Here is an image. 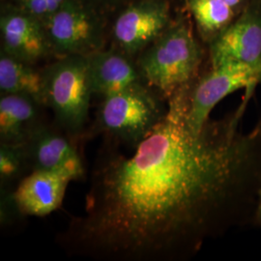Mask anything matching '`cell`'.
<instances>
[{"label":"cell","mask_w":261,"mask_h":261,"mask_svg":"<svg viewBox=\"0 0 261 261\" xmlns=\"http://www.w3.org/2000/svg\"><path fill=\"white\" fill-rule=\"evenodd\" d=\"M184 2H185V4H186L187 2H188V0H184Z\"/></svg>","instance_id":"21"},{"label":"cell","mask_w":261,"mask_h":261,"mask_svg":"<svg viewBox=\"0 0 261 261\" xmlns=\"http://www.w3.org/2000/svg\"><path fill=\"white\" fill-rule=\"evenodd\" d=\"M172 20L168 0H132L113 21V47L137 58L168 29Z\"/></svg>","instance_id":"7"},{"label":"cell","mask_w":261,"mask_h":261,"mask_svg":"<svg viewBox=\"0 0 261 261\" xmlns=\"http://www.w3.org/2000/svg\"><path fill=\"white\" fill-rule=\"evenodd\" d=\"M208 54L211 67L237 62L261 70V0H252L208 45Z\"/></svg>","instance_id":"8"},{"label":"cell","mask_w":261,"mask_h":261,"mask_svg":"<svg viewBox=\"0 0 261 261\" xmlns=\"http://www.w3.org/2000/svg\"><path fill=\"white\" fill-rule=\"evenodd\" d=\"M71 181L69 176L59 172L32 170L13 193L19 213L36 217L53 213L61 205Z\"/></svg>","instance_id":"11"},{"label":"cell","mask_w":261,"mask_h":261,"mask_svg":"<svg viewBox=\"0 0 261 261\" xmlns=\"http://www.w3.org/2000/svg\"><path fill=\"white\" fill-rule=\"evenodd\" d=\"M12 4L43 21L55 14L67 0H11Z\"/></svg>","instance_id":"17"},{"label":"cell","mask_w":261,"mask_h":261,"mask_svg":"<svg viewBox=\"0 0 261 261\" xmlns=\"http://www.w3.org/2000/svg\"><path fill=\"white\" fill-rule=\"evenodd\" d=\"M93 95L102 99L144 84L135 58L112 47L88 56Z\"/></svg>","instance_id":"12"},{"label":"cell","mask_w":261,"mask_h":261,"mask_svg":"<svg viewBox=\"0 0 261 261\" xmlns=\"http://www.w3.org/2000/svg\"><path fill=\"white\" fill-rule=\"evenodd\" d=\"M203 56L192 22L182 13L136 61L144 84L167 100L199 76Z\"/></svg>","instance_id":"2"},{"label":"cell","mask_w":261,"mask_h":261,"mask_svg":"<svg viewBox=\"0 0 261 261\" xmlns=\"http://www.w3.org/2000/svg\"><path fill=\"white\" fill-rule=\"evenodd\" d=\"M163 100L166 99L145 84L107 96L98 110V125L113 140L132 147L146 138L166 115L168 103Z\"/></svg>","instance_id":"4"},{"label":"cell","mask_w":261,"mask_h":261,"mask_svg":"<svg viewBox=\"0 0 261 261\" xmlns=\"http://www.w3.org/2000/svg\"><path fill=\"white\" fill-rule=\"evenodd\" d=\"M42 71L45 106L66 133L81 134L93 95L88 56H61Z\"/></svg>","instance_id":"3"},{"label":"cell","mask_w":261,"mask_h":261,"mask_svg":"<svg viewBox=\"0 0 261 261\" xmlns=\"http://www.w3.org/2000/svg\"><path fill=\"white\" fill-rule=\"evenodd\" d=\"M2 49L30 64L53 55L42 20L14 4L2 7L0 16Z\"/></svg>","instance_id":"9"},{"label":"cell","mask_w":261,"mask_h":261,"mask_svg":"<svg viewBox=\"0 0 261 261\" xmlns=\"http://www.w3.org/2000/svg\"><path fill=\"white\" fill-rule=\"evenodd\" d=\"M44 25L51 53L58 57L88 56L105 46L102 10L89 0H67Z\"/></svg>","instance_id":"5"},{"label":"cell","mask_w":261,"mask_h":261,"mask_svg":"<svg viewBox=\"0 0 261 261\" xmlns=\"http://www.w3.org/2000/svg\"><path fill=\"white\" fill-rule=\"evenodd\" d=\"M193 84L168 97L166 115L130 154L109 153L96 165L84 214L62 234L68 250L103 260H185L209 239L254 223L261 119L240 129L253 90L196 130L188 120Z\"/></svg>","instance_id":"1"},{"label":"cell","mask_w":261,"mask_h":261,"mask_svg":"<svg viewBox=\"0 0 261 261\" xmlns=\"http://www.w3.org/2000/svg\"><path fill=\"white\" fill-rule=\"evenodd\" d=\"M0 91L1 94L27 95L45 106L43 71L1 50Z\"/></svg>","instance_id":"14"},{"label":"cell","mask_w":261,"mask_h":261,"mask_svg":"<svg viewBox=\"0 0 261 261\" xmlns=\"http://www.w3.org/2000/svg\"><path fill=\"white\" fill-rule=\"evenodd\" d=\"M186 7L196 23L199 37L207 45L238 16L223 0H188Z\"/></svg>","instance_id":"15"},{"label":"cell","mask_w":261,"mask_h":261,"mask_svg":"<svg viewBox=\"0 0 261 261\" xmlns=\"http://www.w3.org/2000/svg\"><path fill=\"white\" fill-rule=\"evenodd\" d=\"M23 145L32 170L59 172L73 181L84 175V165L73 143L47 125L41 124Z\"/></svg>","instance_id":"10"},{"label":"cell","mask_w":261,"mask_h":261,"mask_svg":"<svg viewBox=\"0 0 261 261\" xmlns=\"http://www.w3.org/2000/svg\"><path fill=\"white\" fill-rule=\"evenodd\" d=\"M43 105L21 94H1L0 141L6 144H24L31 134L43 124L40 111Z\"/></svg>","instance_id":"13"},{"label":"cell","mask_w":261,"mask_h":261,"mask_svg":"<svg viewBox=\"0 0 261 261\" xmlns=\"http://www.w3.org/2000/svg\"><path fill=\"white\" fill-rule=\"evenodd\" d=\"M100 10L112 9L117 6L126 5L132 0H89Z\"/></svg>","instance_id":"18"},{"label":"cell","mask_w":261,"mask_h":261,"mask_svg":"<svg viewBox=\"0 0 261 261\" xmlns=\"http://www.w3.org/2000/svg\"><path fill=\"white\" fill-rule=\"evenodd\" d=\"M237 15H240L246 9L252 0H223Z\"/></svg>","instance_id":"19"},{"label":"cell","mask_w":261,"mask_h":261,"mask_svg":"<svg viewBox=\"0 0 261 261\" xmlns=\"http://www.w3.org/2000/svg\"><path fill=\"white\" fill-rule=\"evenodd\" d=\"M254 224H257L261 227V189L258 193V198H257V203H256V208H255Z\"/></svg>","instance_id":"20"},{"label":"cell","mask_w":261,"mask_h":261,"mask_svg":"<svg viewBox=\"0 0 261 261\" xmlns=\"http://www.w3.org/2000/svg\"><path fill=\"white\" fill-rule=\"evenodd\" d=\"M29 168L23 144H0V179L1 183L12 182Z\"/></svg>","instance_id":"16"},{"label":"cell","mask_w":261,"mask_h":261,"mask_svg":"<svg viewBox=\"0 0 261 261\" xmlns=\"http://www.w3.org/2000/svg\"><path fill=\"white\" fill-rule=\"evenodd\" d=\"M261 84V70L244 63L228 62L211 67L192 85L188 120L194 130H200L209 121L215 107L239 89L255 88Z\"/></svg>","instance_id":"6"}]
</instances>
